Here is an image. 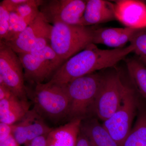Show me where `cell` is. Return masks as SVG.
Here are the masks:
<instances>
[{"label":"cell","mask_w":146,"mask_h":146,"mask_svg":"<svg viewBox=\"0 0 146 146\" xmlns=\"http://www.w3.org/2000/svg\"><path fill=\"white\" fill-rule=\"evenodd\" d=\"M133 50L134 48L131 44L120 48L103 50L91 44L67 60L60 68V72L65 80L72 81L96 71L113 67Z\"/></svg>","instance_id":"obj_1"},{"label":"cell","mask_w":146,"mask_h":146,"mask_svg":"<svg viewBox=\"0 0 146 146\" xmlns=\"http://www.w3.org/2000/svg\"><path fill=\"white\" fill-rule=\"evenodd\" d=\"M32 85L34 87L26 86L28 97L41 116L55 121L68 118L70 100L65 84L48 82Z\"/></svg>","instance_id":"obj_2"},{"label":"cell","mask_w":146,"mask_h":146,"mask_svg":"<svg viewBox=\"0 0 146 146\" xmlns=\"http://www.w3.org/2000/svg\"><path fill=\"white\" fill-rule=\"evenodd\" d=\"M94 28L62 23L54 24L51 32V47L64 63L93 44Z\"/></svg>","instance_id":"obj_3"},{"label":"cell","mask_w":146,"mask_h":146,"mask_svg":"<svg viewBox=\"0 0 146 146\" xmlns=\"http://www.w3.org/2000/svg\"><path fill=\"white\" fill-rule=\"evenodd\" d=\"M103 76L94 73L83 76L65 84L70 100L68 118L82 120L93 112L95 100Z\"/></svg>","instance_id":"obj_4"},{"label":"cell","mask_w":146,"mask_h":146,"mask_svg":"<svg viewBox=\"0 0 146 146\" xmlns=\"http://www.w3.org/2000/svg\"><path fill=\"white\" fill-rule=\"evenodd\" d=\"M17 54L23 68L25 81L31 85L50 79L64 63L50 45L37 51Z\"/></svg>","instance_id":"obj_5"},{"label":"cell","mask_w":146,"mask_h":146,"mask_svg":"<svg viewBox=\"0 0 146 146\" xmlns=\"http://www.w3.org/2000/svg\"><path fill=\"white\" fill-rule=\"evenodd\" d=\"M126 86L118 73L103 76L93 112L103 121L107 120L121 106Z\"/></svg>","instance_id":"obj_6"},{"label":"cell","mask_w":146,"mask_h":146,"mask_svg":"<svg viewBox=\"0 0 146 146\" xmlns=\"http://www.w3.org/2000/svg\"><path fill=\"white\" fill-rule=\"evenodd\" d=\"M137 107L135 92L127 86L121 106L102 124L119 146L122 145L132 129Z\"/></svg>","instance_id":"obj_7"},{"label":"cell","mask_w":146,"mask_h":146,"mask_svg":"<svg viewBox=\"0 0 146 146\" xmlns=\"http://www.w3.org/2000/svg\"><path fill=\"white\" fill-rule=\"evenodd\" d=\"M83 0H42L39 11L48 23L83 25L86 4Z\"/></svg>","instance_id":"obj_8"},{"label":"cell","mask_w":146,"mask_h":146,"mask_svg":"<svg viewBox=\"0 0 146 146\" xmlns=\"http://www.w3.org/2000/svg\"><path fill=\"white\" fill-rule=\"evenodd\" d=\"M0 76L5 85L21 100H28L23 68L18 54L0 41Z\"/></svg>","instance_id":"obj_9"},{"label":"cell","mask_w":146,"mask_h":146,"mask_svg":"<svg viewBox=\"0 0 146 146\" xmlns=\"http://www.w3.org/2000/svg\"><path fill=\"white\" fill-rule=\"evenodd\" d=\"M52 27V25L46 21L40 12L23 31L3 41L17 54L32 52L38 39L43 37H50Z\"/></svg>","instance_id":"obj_10"},{"label":"cell","mask_w":146,"mask_h":146,"mask_svg":"<svg viewBox=\"0 0 146 146\" xmlns=\"http://www.w3.org/2000/svg\"><path fill=\"white\" fill-rule=\"evenodd\" d=\"M52 129L46 123L44 118L33 108L30 110L21 121L15 124L13 135L18 143L25 145L37 137L48 135Z\"/></svg>","instance_id":"obj_11"},{"label":"cell","mask_w":146,"mask_h":146,"mask_svg":"<svg viewBox=\"0 0 146 146\" xmlns=\"http://www.w3.org/2000/svg\"><path fill=\"white\" fill-rule=\"evenodd\" d=\"M116 21L125 27L140 29L146 28V3L139 0L114 1Z\"/></svg>","instance_id":"obj_12"},{"label":"cell","mask_w":146,"mask_h":146,"mask_svg":"<svg viewBox=\"0 0 146 146\" xmlns=\"http://www.w3.org/2000/svg\"><path fill=\"white\" fill-rule=\"evenodd\" d=\"M138 29L129 28L97 27H94L93 43L100 44L114 49L124 48L130 42Z\"/></svg>","instance_id":"obj_13"},{"label":"cell","mask_w":146,"mask_h":146,"mask_svg":"<svg viewBox=\"0 0 146 146\" xmlns=\"http://www.w3.org/2000/svg\"><path fill=\"white\" fill-rule=\"evenodd\" d=\"M115 20L114 3L104 0L86 1L83 18L84 26H93Z\"/></svg>","instance_id":"obj_14"},{"label":"cell","mask_w":146,"mask_h":146,"mask_svg":"<svg viewBox=\"0 0 146 146\" xmlns=\"http://www.w3.org/2000/svg\"><path fill=\"white\" fill-rule=\"evenodd\" d=\"M82 120H70L64 125L53 129L47 135V146H76Z\"/></svg>","instance_id":"obj_15"},{"label":"cell","mask_w":146,"mask_h":146,"mask_svg":"<svg viewBox=\"0 0 146 146\" xmlns=\"http://www.w3.org/2000/svg\"><path fill=\"white\" fill-rule=\"evenodd\" d=\"M80 132L87 138L90 146H119L96 118L89 117L82 120Z\"/></svg>","instance_id":"obj_16"},{"label":"cell","mask_w":146,"mask_h":146,"mask_svg":"<svg viewBox=\"0 0 146 146\" xmlns=\"http://www.w3.org/2000/svg\"><path fill=\"white\" fill-rule=\"evenodd\" d=\"M31 103L16 95L0 100V122L14 124L21 121L30 110Z\"/></svg>","instance_id":"obj_17"},{"label":"cell","mask_w":146,"mask_h":146,"mask_svg":"<svg viewBox=\"0 0 146 146\" xmlns=\"http://www.w3.org/2000/svg\"><path fill=\"white\" fill-rule=\"evenodd\" d=\"M126 63L131 80L146 101V65L138 58H127Z\"/></svg>","instance_id":"obj_18"},{"label":"cell","mask_w":146,"mask_h":146,"mask_svg":"<svg viewBox=\"0 0 146 146\" xmlns=\"http://www.w3.org/2000/svg\"><path fill=\"white\" fill-rule=\"evenodd\" d=\"M122 146H146V110L140 111L135 125Z\"/></svg>","instance_id":"obj_19"},{"label":"cell","mask_w":146,"mask_h":146,"mask_svg":"<svg viewBox=\"0 0 146 146\" xmlns=\"http://www.w3.org/2000/svg\"><path fill=\"white\" fill-rule=\"evenodd\" d=\"M42 2V0H25L17 7L15 12L29 25L40 13L39 7Z\"/></svg>","instance_id":"obj_20"},{"label":"cell","mask_w":146,"mask_h":146,"mask_svg":"<svg viewBox=\"0 0 146 146\" xmlns=\"http://www.w3.org/2000/svg\"><path fill=\"white\" fill-rule=\"evenodd\" d=\"M129 43L138 57H146V28L137 30Z\"/></svg>","instance_id":"obj_21"},{"label":"cell","mask_w":146,"mask_h":146,"mask_svg":"<svg viewBox=\"0 0 146 146\" xmlns=\"http://www.w3.org/2000/svg\"><path fill=\"white\" fill-rule=\"evenodd\" d=\"M29 25L16 12L9 13V32L4 40H7L23 31Z\"/></svg>","instance_id":"obj_22"},{"label":"cell","mask_w":146,"mask_h":146,"mask_svg":"<svg viewBox=\"0 0 146 146\" xmlns=\"http://www.w3.org/2000/svg\"><path fill=\"white\" fill-rule=\"evenodd\" d=\"M9 12L0 5V39L4 40L9 32Z\"/></svg>","instance_id":"obj_23"},{"label":"cell","mask_w":146,"mask_h":146,"mask_svg":"<svg viewBox=\"0 0 146 146\" xmlns=\"http://www.w3.org/2000/svg\"><path fill=\"white\" fill-rule=\"evenodd\" d=\"M15 125L0 122V142L4 141L13 134Z\"/></svg>","instance_id":"obj_24"},{"label":"cell","mask_w":146,"mask_h":146,"mask_svg":"<svg viewBox=\"0 0 146 146\" xmlns=\"http://www.w3.org/2000/svg\"><path fill=\"white\" fill-rule=\"evenodd\" d=\"M47 135L37 137L32 140L25 146H47Z\"/></svg>","instance_id":"obj_25"},{"label":"cell","mask_w":146,"mask_h":146,"mask_svg":"<svg viewBox=\"0 0 146 146\" xmlns=\"http://www.w3.org/2000/svg\"><path fill=\"white\" fill-rule=\"evenodd\" d=\"M14 95L6 85H0V100L8 98Z\"/></svg>","instance_id":"obj_26"},{"label":"cell","mask_w":146,"mask_h":146,"mask_svg":"<svg viewBox=\"0 0 146 146\" xmlns=\"http://www.w3.org/2000/svg\"><path fill=\"white\" fill-rule=\"evenodd\" d=\"M14 138L13 134L4 141L0 142V146H20Z\"/></svg>","instance_id":"obj_27"},{"label":"cell","mask_w":146,"mask_h":146,"mask_svg":"<svg viewBox=\"0 0 146 146\" xmlns=\"http://www.w3.org/2000/svg\"><path fill=\"white\" fill-rule=\"evenodd\" d=\"M76 146H90L87 138L80 132L79 134Z\"/></svg>","instance_id":"obj_28"},{"label":"cell","mask_w":146,"mask_h":146,"mask_svg":"<svg viewBox=\"0 0 146 146\" xmlns=\"http://www.w3.org/2000/svg\"><path fill=\"white\" fill-rule=\"evenodd\" d=\"M138 58H139V60L142 61V62H143V63L146 66V57H138Z\"/></svg>","instance_id":"obj_29"},{"label":"cell","mask_w":146,"mask_h":146,"mask_svg":"<svg viewBox=\"0 0 146 146\" xmlns=\"http://www.w3.org/2000/svg\"><path fill=\"white\" fill-rule=\"evenodd\" d=\"M145 2H146V1H145Z\"/></svg>","instance_id":"obj_30"}]
</instances>
